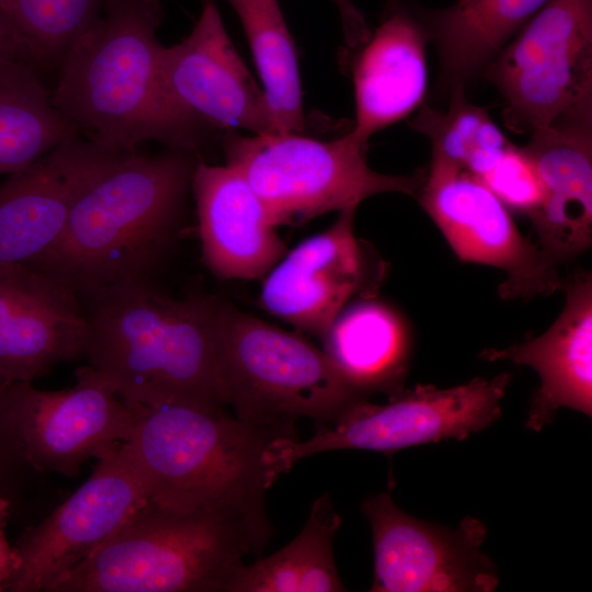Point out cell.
<instances>
[{
  "label": "cell",
  "mask_w": 592,
  "mask_h": 592,
  "mask_svg": "<svg viewBox=\"0 0 592 592\" xmlns=\"http://www.w3.org/2000/svg\"><path fill=\"white\" fill-rule=\"evenodd\" d=\"M325 352L363 399L401 392L412 355V333L392 306L360 298L348 304L322 339Z\"/></svg>",
  "instance_id": "7402d4cb"
},
{
  "label": "cell",
  "mask_w": 592,
  "mask_h": 592,
  "mask_svg": "<svg viewBox=\"0 0 592 592\" xmlns=\"http://www.w3.org/2000/svg\"><path fill=\"white\" fill-rule=\"evenodd\" d=\"M3 46H14L23 50L21 43L12 25L10 24L7 15L4 14V12L2 11L0 7V47H3Z\"/></svg>",
  "instance_id": "d6a6232c"
},
{
  "label": "cell",
  "mask_w": 592,
  "mask_h": 592,
  "mask_svg": "<svg viewBox=\"0 0 592 592\" xmlns=\"http://www.w3.org/2000/svg\"><path fill=\"white\" fill-rule=\"evenodd\" d=\"M129 456L148 501L173 512L219 509L257 517L283 474L277 446L298 439L295 424L258 425L224 408L135 406Z\"/></svg>",
  "instance_id": "277c9868"
},
{
  "label": "cell",
  "mask_w": 592,
  "mask_h": 592,
  "mask_svg": "<svg viewBox=\"0 0 592 592\" xmlns=\"http://www.w3.org/2000/svg\"><path fill=\"white\" fill-rule=\"evenodd\" d=\"M73 136L39 69L19 47H0V174L31 166Z\"/></svg>",
  "instance_id": "cb8c5ba5"
},
{
  "label": "cell",
  "mask_w": 592,
  "mask_h": 592,
  "mask_svg": "<svg viewBox=\"0 0 592 592\" xmlns=\"http://www.w3.org/2000/svg\"><path fill=\"white\" fill-rule=\"evenodd\" d=\"M78 295L26 264L0 266V379L32 383L83 354Z\"/></svg>",
  "instance_id": "e0dca14e"
},
{
  "label": "cell",
  "mask_w": 592,
  "mask_h": 592,
  "mask_svg": "<svg viewBox=\"0 0 592 592\" xmlns=\"http://www.w3.org/2000/svg\"><path fill=\"white\" fill-rule=\"evenodd\" d=\"M221 145L227 163L243 175L275 227L357 208L382 193L415 197L425 175V171L399 175L373 170L367 145L350 132L331 140L294 132L228 133Z\"/></svg>",
  "instance_id": "52a82bcc"
},
{
  "label": "cell",
  "mask_w": 592,
  "mask_h": 592,
  "mask_svg": "<svg viewBox=\"0 0 592 592\" xmlns=\"http://www.w3.org/2000/svg\"><path fill=\"white\" fill-rule=\"evenodd\" d=\"M148 502L126 442L98 464L90 478L45 520L23 531L19 566L8 592H47L89 558Z\"/></svg>",
  "instance_id": "4fadbf2b"
},
{
  "label": "cell",
  "mask_w": 592,
  "mask_h": 592,
  "mask_svg": "<svg viewBox=\"0 0 592 592\" xmlns=\"http://www.w3.org/2000/svg\"><path fill=\"white\" fill-rule=\"evenodd\" d=\"M9 385L0 379V493L11 501L10 496L22 475L27 469H34L25 458L22 443L12 422L8 396Z\"/></svg>",
  "instance_id": "f546056e"
},
{
  "label": "cell",
  "mask_w": 592,
  "mask_h": 592,
  "mask_svg": "<svg viewBox=\"0 0 592 592\" xmlns=\"http://www.w3.org/2000/svg\"><path fill=\"white\" fill-rule=\"evenodd\" d=\"M523 148L545 190L542 206L528 217L535 242L559 267L592 244V121L536 129Z\"/></svg>",
  "instance_id": "44dd1931"
},
{
  "label": "cell",
  "mask_w": 592,
  "mask_h": 592,
  "mask_svg": "<svg viewBox=\"0 0 592 592\" xmlns=\"http://www.w3.org/2000/svg\"><path fill=\"white\" fill-rule=\"evenodd\" d=\"M428 39L415 11L394 0L378 26L354 49L355 123L350 133L361 143L367 145L375 133L409 116L423 103Z\"/></svg>",
  "instance_id": "d6986e66"
},
{
  "label": "cell",
  "mask_w": 592,
  "mask_h": 592,
  "mask_svg": "<svg viewBox=\"0 0 592 592\" xmlns=\"http://www.w3.org/2000/svg\"><path fill=\"white\" fill-rule=\"evenodd\" d=\"M341 525L330 496L312 503L300 533L282 549L252 565H243L229 592H339L333 539Z\"/></svg>",
  "instance_id": "d4e9b609"
},
{
  "label": "cell",
  "mask_w": 592,
  "mask_h": 592,
  "mask_svg": "<svg viewBox=\"0 0 592 592\" xmlns=\"http://www.w3.org/2000/svg\"><path fill=\"white\" fill-rule=\"evenodd\" d=\"M548 1L456 0L446 8H419L439 52L442 84L466 87Z\"/></svg>",
  "instance_id": "603a6c76"
},
{
  "label": "cell",
  "mask_w": 592,
  "mask_h": 592,
  "mask_svg": "<svg viewBox=\"0 0 592 592\" xmlns=\"http://www.w3.org/2000/svg\"><path fill=\"white\" fill-rule=\"evenodd\" d=\"M220 382L224 406L258 425L331 423L363 400L325 351L301 337L223 304Z\"/></svg>",
  "instance_id": "8992f818"
},
{
  "label": "cell",
  "mask_w": 592,
  "mask_h": 592,
  "mask_svg": "<svg viewBox=\"0 0 592 592\" xmlns=\"http://www.w3.org/2000/svg\"><path fill=\"white\" fill-rule=\"evenodd\" d=\"M192 191L203 260L215 275L253 280L282 259L284 242L262 201L236 168L200 160Z\"/></svg>",
  "instance_id": "ffe728a7"
},
{
  "label": "cell",
  "mask_w": 592,
  "mask_h": 592,
  "mask_svg": "<svg viewBox=\"0 0 592 592\" xmlns=\"http://www.w3.org/2000/svg\"><path fill=\"white\" fill-rule=\"evenodd\" d=\"M271 528L267 517L173 512L148 501L47 592H229Z\"/></svg>",
  "instance_id": "5b68a950"
},
{
  "label": "cell",
  "mask_w": 592,
  "mask_h": 592,
  "mask_svg": "<svg viewBox=\"0 0 592 592\" xmlns=\"http://www.w3.org/2000/svg\"><path fill=\"white\" fill-rule=\"evenodd\" d=\"M445 110L424 106L411 127L431 143V160L481 178L513 144L488 112L470 103L464 86L449 89Z\"/></svg>",
  "instance_id": "4316f807"
},
{
  "label": "cell",
  "mask_w": 592,
  "mask_h": 592,
  "mask_svg": "<svg viewBox=\"0 0 592 592\" xmlns=\"http://www.w3.org/2000/svg\"><path fill=\"white\" fill-rule=\"evenodd\" d=\"M160 68L173 103L213 134L274 133L264 90L234 46L214 0H205L185 38L162 46Z\"/></svg>",
  "instance_id": "9a60e30c"
},
{
  "label": "cell",
  "mask_w": 592,
  "mask_h": 592,
  "mask_svg": "<svg viewBox=\"0 0 592 592\" xmlns=\"http://www.w3.org/2000/svg\"><path fill=\"white\" fill-rule=\"evenodd\" d=\"M333 1L340 14L345 43L350 49H354L367 39L372 31L351 0Z\"/></svg>",
  "instance_id": "1f68e13d"
},
{
  "label": "cell",
  "mask_w": 592,
  "mask_h": 592,
  "mask_svg": "<svg viewBox=\"0 0 592 592\" xmlns=\"http://www.w3.org/2000/svg\"><path fill=\"white\" fill-rule=\"evenodd\" d=\"M109 0H0L29 59L59 67L72 44L100 18Z\"/></svg>",
  "instance_id": "83f0119b"
},
{
  "label": "cell",
  "mask_w": 592,
  "mask_h": 592,
  "mask_svg": "<svg viewBox=\"0 0 592 592\" xmlns=\"http://www.w3.org/2000/svg\"><path fill=\"white\" fill-rule=\"evenodd\" d=\"M482 75L516 132L592 121V0H549Z\"/></svg>",
  "instance_id": "ba28073f"
},
{
  "label": "cell",
  "mask_w": 592,
  "mask_h": 592,
  "mask_svg": "<svg viewBox=\"0 0 592 592\" xmlns=\"http://www.w3.org/2000/svg\"><path fill=\"white\" fill-rule=\"evenodd\" d=\"M198 153H127L75 203L58 240L26 264L81 295L150 281L179 226Z\"/></svg>",
  "instance_id": "3957f363"
},
{
  "label": "cell",
  "mask_w": 592,
  "mask_h": 592,
  "mask_svg": "<svg viewBox=\"0 0 592 592\" xmlns=\"http://www.w3.org/2000/svg\"><path fill=\"white\" fill-rule=\"evenodd\" d=\"M11 501L0 493V592L7 591L19 566L14 546L8 542L5 527Z\"/></svg>",
  "instance_id": "4dcf8cb0"
},
{
  "label": "cell",
  "mask_w": 592,
  "mask_h": 592,
  "mask_svg": "<svg viewBox=\"0 0 592 592\" xmlns=\"http://www.w3.org/2000/svg\"><path fill=\"white\" fill-rule=\"evenodd\" d=\"M247 36L274 133L306 128L298 55L278 0H226Z\"/></svg>",
  "instance_id": "484cf974"
},
{
  "label": "cell",
  "mask_w": 592,
  "mask_h": 592,
  "mask_svg": "<svg viewBox=\"0 0 592 592\" xmlns=\"http://www.w3.org/2000/svg\"><path fill=\"white\" fill-rule=\"evenodd\" d=\"M129 152L73 136L0 184V266L29 264L60 237L79 196Z\"/></svg>",
  "instance_id": "2e32d148"
},
{
  "label": "cell",
  "mask_w": 592,
  "mask_h": 592,
  "mask_svg": "<svg viewBox=\"0 0 592 592\" xmlns=\"http://www.w3.org/2000/svg\"><path fill=\"white\" fill-rule=\"evenodd\" d=\"M78 297L86 321L83 355L128 405L225 407L217 299H173L150 281Z\"/></svg>",
  "instance_id": "7a4b0ae2"
},
{
  "label": "cell",
  "mask_w": 592,
  "mask_h": 592,
  "mask_svg": "<svg viewBox=\"0 0 592 592\" xmlns=\"http://www.w3.org/2000/svg\"><path fill=\"white\" fill-rule=\"evenodd\" d=\"M511 380L512 375L503 372L449 388L419 384L384 405L356 403L335 421L319 424L310 439L284 442L276 460L287 473L299 459L328 451L355 448L391 455L444 440L463 441L500 419Z\"/></svg>",
  "instance_id": "9c48e42d"
},
{
  "label": "cell",
  "mask_w": 592,
  "mask_h": 592,
  "mask_svg": "<svg viewBox=\"0 0 592 592\" xmlns=\"http://www.w3.org/2000/svg\"><path fill=\"white\" fill-rule=\"evenodd\" d=\"M361 511L374 544L373 592H492L494 562L481 550L487 526L466 516L456 528L402 511L390 492L367 498Z\"/></svg>",
  "instance_id": "8fae6325"
},
{
  "label": "cell",
  "mask_w": 592,
  "mask_h": 592,
  "mask_svg": "<svg viewBox=\"0 0 592 592\" xmlns=\"http://www.w3.org/2000/svg\"><path fill=\"white\" fill-rule=\"evenodd\" d=\"M566 304L540 335L505 349H486L485 361H509L532 367L540 379L535 389L526 428L539 432L560 408L592 415V276L577 271L562 280Z\"/></svg>",
  "instance_id": "ac0fdd59"
},
{
  "label": "cell",
  "mask_w": 592,
  "mask_h": 592,
  "mask_svg": "<svg viewBox=\"0 0 592 592\" xmlns=\"http://www.w3.org/2000/svg\"><path fill=\"white\" fill-rule=\"evenodd\" d=\"M415 197L460 261L505 273L502 299L531 300L561 289L558 266L522 235L510 210L478 178L430 160Z\"/></svg>",
  "instance_id": "30bf717a"
},
{
  "label": "cell",
  "mask_w": 592,
  "mask_h": 592,
  "mask_svg": "<svg viewBox=\"0 0 592 592\" xmlns=\"http://www.w3.org/2000/svg\"><path fill=\"white\" fill-rule=\"evenodd\" d=\"M355 212H340L331 227L299 243L269 271L260 295L266 311L323 339L352 297L376 296L386 265L355 236Z\"/></svg>",
  "instance_id": "5bb4252c"
},
{
  "label": "cell",
  "mask_w": 592,
  "mask_h": 592,
  "mask_svg": "<svg viewBox=\"0 0 592 592\" xmlns=\"http://www.w3.org/2000/svg\"><path fill=\"white\" fill-rule=\"evenodd\" d=\"M479 180L509 209L530 217L543 204L544 184L523 147L512 144Z\"/></svg>",
  "instance_id": "f1b7e54d"
},
{
  "label": "cell",
  "mask_w": 592,
  "mask_h": 592,
  "mask_svg": "<svg viewBox=\"0 0 592 592\" xmlns=\"http://www.w3.org/2000/svg\"><path fill=\"white\" fill-rule=\"evenodd\" d=\"M75 377V386L56 391L32 383L9 385L12 422L36 473L75 477L88 459L130 437L136 407L91 365L79 367Z\"/></svg>",
  "instance_id": "7c38bea8"
},
{
  "label": "cell",
  "mask_w": 592,
  "mask_h": 592,
  "mask_svg": "<svg viewBox=\"0 0 592 592\" xmlns=\"http://www.w3.org/2000/svg\"><path fill=\"white\" fill-rule=\"evenodd\" d=\"M162 16L161 2L109 0L68 49L52 102L79 136L122 152L157 141L197 153L217 136L183 113L164 89L156 35Z\"/></svg>",
  "instance_id": "6da1fadb"
}]
</instances>
